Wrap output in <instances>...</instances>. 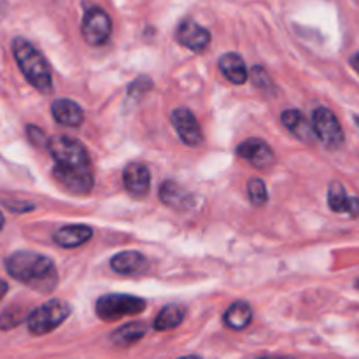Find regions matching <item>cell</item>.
<instances>
[{"instance_id": "6da1fadb", "label": "cell", "mask_w": 359, "mask_h": 359, "mask_svg": "<svg viewBox=\"0 0 359 359\" xmlns=\"http://www.w3.org/2000/svg\"><path fill=\"white\" fill-rule=\"evenodd\" d=\"M6 270L13 279L49 293L58 284V273L53 259L32 251H18L6 259Z\"/></svg>"}, {"instance_id": "cb8c5ba5", "label": "cell", "mask_w": 359, "mask_h": 359, "mask_svg": "<svg viewBox=\"0 0 359 359\" xmlns=\"http://www.w3.org/2000/svg\"><path fill=\"white\" fill-rule=\"evenodd\" d=\"M248 195L249 200L255 207H263L269 202V191H266V186L263 182V179L252 177L248 181Z\"/></svg>"}, {"instance_id": "f546056e", "label": "cell", "mask_w": 359, "mask_h": 359, "mask_svg": "<svg viewBox=\"0 0 359 359\" xmlns=\"http://www.w3.org/2000/svg\"><path fill=\"white\" fill-rule=\"evenodd\" d=\"M258 359H298V358H294V356H263Z\"/></svg>"}, {"instance_id": "603a6c76", "label": "cell", "mask_w": 359, "mask_h": 359, "mask_svg": "<svg viewBox=\"0 0 359 359\" xmlns=\"http://www.w3.org/2000/svg\"><path fill=\"white\" fill-rule=\"evenodd\" d=\"M27 311L23 307H20V305H13V307L6 309L2 312V316H0V330H4V332L13 330L16 326H20L23 321H27Z\"/></svg>"}, {"instance_id": "e0dca14e", "label": "cell", "mask_w": 359, "mask_h": 359, "mask_svg": "<svg viewBox=\"0 0 359 359\" xmlns=\"http://www.w3.org/2000/svg\"><path fill=\"white\" fill-rule=\"evenodd\" d=\"M284 126L293 133L297 139H300L302 142H312L314 140V130H312V123L307 121L304 114H302L298 109H287L280 116Z\"/></svg>"}, {"instance_id": "d4e9b609", "label": "cell", "mask_w": 359, "mask_h": 359, "mask_svg": "<svg viewBox=\"0 0 359 359\" xmlns=\"http://www.w3.org/2000/svg\"><path fill=\"white\" fill-rule=\"evenodd\" d=\"M249 77H251L252 83H255L256 86L259 88V90L269 91V90H272V88H273L272 81H270V77L266 76V72L263 70V67H259V65L252 67L251 72H249Z\"/></svg>"}, {"instance_id": "44dd1931", "label": "cell", "mask_w": 359, "mask_h": 359, "mask_svg": "<svg viewBox=\"0 0 359 359\" xmlns=\"http://www.w3.org/2000/svg\"><path fill=\"white\" fill-rule=\"evenodd\" d=\"M147 332V326L140 321L128 323V325L121 326L119 330H116L111 335V342L118 347H130L133 344L140 342L144 339Z\"/></svg>"}, {"instance_id": "7402d4cb", "label": "cell", "mask_w": 359, "mask_h": 359, "mask_svg": "<svg viewBox=\"0 0 359 359\" xmlns=\"http://www.w3.org/2000/svg\"><path fill=\"white\" fill-rule=\"evenodd\" d=\"M186 309L182 305H167L160 314L154 319V330L156 332H167V330H174L184 321Z\"/></svg>"}, {"instance_id": "4316f807", "label": "cell", "mask_w": 359, "mask_h": 359, "mask_svg": "<svg viewBox=\"0 0 359 359\" xmlns=\"http://www.w3.org/2000/svg\"><path fill=\"white\" fill-rule=\"evenodd\" d=\"M27 137H28V140H30V142L37 147H46L49 142V139L46 137V133L42 132L41 128H37L35 125L27 126Z\"/></svg>"}, {"instance_id": "484cf974", "label": "cell", "mask_w": 359, "mask_h": 359, "mask_svg": "<svg viewBox=\"0 0 359 359\" xmlns=\"http://www.w3.org/2000/svg\"><path fill=\"white\" fill-rule=\"evenodd\" d=\"M149 90H153V81L146 76H140V77H137L132 84H130L128 95L130 97L137 98V97H142V95L147 93Z\"/></svg>"}, {"instance_id": "83f0119b", "label": "cell", "mask_w": 359, "mask_h": 359, "mask_svg": "<svg viewBox=\"0 0 359 359\" xmlns=\"http://www.w3.org/2000/svg\"><path fill=\"white\" fill-rule=\"evenodd\" d=\"M7 290H9V286H7V283L4 279H0V300H2L4 297H6Z\"/></svg>"}, {"instance_id": "7a4b0ae2", "label": "cell", "mask_w": 359, "mask_h": 359, "mask_svg": "<svg viewBox=\"0 0 359 359\" xmlns=\"http://www.w3.org/2000/svg\"><path fill=\"white\" fill-rule=\"evenodd\" d=\"M13 55L23 76L35 90L44 95L53 93V77L48 60L30 41L23 37L14 39Z\"/></svg>"}, {"instance_id": "f1b7e54d", "label": "cell", "mask_w": 359, "mask_h": 359, "mask_svg": "<svg viewBox=\"0 0 359 359\" xmlns=\"http://www.w3.org/2000/svg\"><path fill=\"white\" fill-rule=\"evenodd\" d=\"M351 65H353L354 69H356V72L359 74V53H356V55L351 58Z\"/></svg>"}, {"instance_id": "8fae6325", "label": "cell", "mask_w": 359, "mask_h": 359, "mask_svg": "<svg viewBox=\"0 0 359 359\" xmlns=\"http://www.w3.org/2000/svg\"><path fill=\"white\" fill-rule=\"evenodd\" d=\"M53 175H55L56 182L72 195H88L95 184L93 172H67L55 167Z\"/></svg>"}, {"instance_id": "ba28073f", "label": "cell", "mask_w": 359, "mask_h": 359, "mask_svg": "<svg viewBox=\"0 0 359 359\" xmlns=\"http://www.w3.org/2000/svg\"><path fill=\"white\" fill-rule=\"evenodd\" d=\"M175 41L193 53H203L210 44V32L195 20H182L175 30Z\"/></svg>"}, {"instance_id": "4fadbf2b", "label": "cell", "mask_w": 359, "mask_h": 359, "mask_svg": "<svg viewBox=\"0 0 359 359\" xmlns=\"http://www.w3.org/2000/svg\"><path fill=\"white\" fill-rule=\"evenodd\" d=\"M111 269L121 276H142L149 269V262L137 251H123L112 256Z\"/></svg>"}, {"instance_id": "3957f363", "label": "cell", "mask_w": 359, "mask_h": 359, "mask_svg": "<svg viewBox=\"0 0 359 359\" xmlns=\"http://www.w3.org/2000/svg\"><path fill=\"white\" fill-rule=\"evenodd\" d=\"M48 149L55 160V167L67 172H91L90 154L79 140L67 135L49 139Z\"/></svg>"}, {"instance_id": "d6986e66", "label": "cell", "mask_w": 359, "mask_h": 359, "mask_svg": "<svg viewBox=\"0 0 359 359\" xmlns=\"http://www.w3.org/2000/svg\"><path fill=\"white\" fill-rule=\"evenodd\" d=\"M160 198L165 205L172 209H186L191 205L193 196L191 193L186 191L182 186L175 184L174 181H165L160 188Z\"/></svg>"}, {"instance_id": "2e32d148", "label": "cell", "mask_w": 359, "mask_h": 359, "mask_svg": "<svg viewBox=\"0 0 359 359\" xmlns=\"http://www.w3.org/2000/svg\"><path fill=\"white\" fill-rule=\"evenodd\" d=\"M93 237V230L86 224H70V226H63L53 235V241L65 249L79 248V245L86 244L90 238Z\"/></svg>"}, {"instance_id": "1f68e13d", "label": "cell", "mask_w": 359, "mask_h": 359, "mask_svg": "<svg viewBox=\"0 0 359 359\" xmlns=\"http://www.w3.org/2000/svg\"><path fill=\"white\" fill-rule=\"evenodd\" d=\"M179 359H202L200 356H184V358H179Z\"/></svg>"}, {"instance_id": "ffe728a7", "label": "cell", "mask_w": 359, "mask_h": 359, "mask_svg": "<svg viewBox=\"0 0 359 359\" xmlns=\"http://www.w3.org/2000/svg\"><path fill=\"white\" fill-rule=\"evenodd\" d=\"M252 319V309L248 302H235L228 307V311L224 312L223 321L224 325L230 330H244L251 325Z\"/></svg>"}, {"instance_id": "9a60e30c", "label": "cell", "mask_w": 359, "mask_h": 359, "mask_svg": "<svg viewBox=\"0 0 359 359\" xmlns=\"http://www.w3.org/2000/svg\"><path fill=\"white\" fill-rule=\"evenodd\" d=\"M51 114L55 118L56 123L63 126H72V128H77V126L83 125L84 121V112L76 102L67 100V98H56L51 104Z\"/></svg>"}, {"instance_id": "d6a6232c", "label": "cell", "mask_w": 359, "mask_h": 359, "mask_svg": "<svg viewBox=\"0 0 359 359\" xmlns=\"http://www.w3.org/2000/svg\"><path fill=\"white\" fill-rule=\"evenodd\" d=\"M356 287H358V290H359V280H358V283H356Z\"/></svg>"}, {"instance_id": "7c38bea8", "label": "cell", "mask_w": 359, "mask_h": 359, "mask_svg": "<svg viewBox=\"0 0 359 359\" xmlns=\"http://www.w3.org/2000/svg\"><path fill=\"white\" fill-rule=\"evenodd\" d=\"M123 184L130 195L139 196V198L146 196L151 186L149 168L144 163H130L123 172Z\"/></svg>"}, {"instance_id": "52a82bcc", "label": "cell", "mask_w": 359, "mask_h": 359, "mask_svg": "<svg viewBox=\"0 0 359 359\" xmlns=\"http://www.w3.org/2000/svg\"><path fill=\"white\" fill-rule=\"evenodd\" d=\"M81 34L90 46H104L112 34L111 16L102 7H90L83 16Z\"/></svg>"}, {"instance_id": "9c48e42d", "label": "cell", "mask_w": 359, "mask_h": 359, "mask_svg": "<svg viewBox=\"0 0 359 359\" xmlns=\"http://www.w3.org/2000/svg\"><path fill=\"white\" fill-rule=\"evenodd\" d=\"M172 125L177 132L179 139L186 146H198L202 142V130H200L198 121L193 116V112L186 107H179L172 112Z\"/></svg>"}, {"instance_id": "836d02e7", "label": "cell", "mask_w": 359, "mask_h": 359, "mask_svg": "<svg viewBox=\"0 0 359 359\" xmlns=\"http://www.w3.org/2000/svg\"><path fill=\"white\" fill-rule=\"evenodd\" d=\"M356 121H358V125H359V118H356Z\"/></svg>"}, {"instance_id": "30bf717a", "label": "cell", "mask_w": 359, "mask_h": 359, "mask_svg": "<svg viewBox=\"0 0 359 359\" xmlns=\"http://www.w3.org/2000/svg\"><path fill=\"white\" fill-rule=\"evenodd\" d=\"M237 154L244 160H248L249 163L255 165L256 168H269L272 167L276 156H273V151L270 149V146L266 142H263L262 139H248L237 147Z\"/></svg>"}, {"instance_id": "277c9868", "label": "cell", "mask_w": 359, "mask_h": 359, "mask_svg": "<svg viewBox=\"0 0 359 359\" xmlns=\"http://www.w3.org/2000/svg\"><path fill=\"white\" fill-rule=\"evenodd\" d=\"M70 316V305L67 302L58 300H49L44 305H41L39 309H35L32 314H28L27 326L28 332L32 335H48L53 330L58 328L63 321Z\"/></svg>"}, {"instance_id": "5b68a950", "label": "cell", "mask_w": 359, "mask_h": 359, "mask_svg": "<svg viewBox=\"0 0 359 359\" xmlns=\"http://www.w3.org/2000/svg\"><path fill=\"white\" fill-rule=\"evenodd\" d=\"M146 302L142 298L132 297V294H104L97 300L95 311L97 316L105 323L118 321V319L130 318L144 312Z\"/></svg>"}, {"instance_id": "8992f818", "label": "cell", "mask_w": 359, "mask_h": 359, "mask_svg": "<svg viewBox=\"0 0 359 359\" xmlns=\"http://www.w3.org/2000/svg\"><path fill=\"white\" fill-rule=\"evenodd\" d=\"M312 130L314 135L330 151H337L344 146V130L337 116L328 107H318L312 114Z\"/></svg>"}, {"instance_id": "ac0fdd59", "label": "cell", "mask_w": 359, "mask_h": 359, "mask_svg": "<svg viewBox=\"0 0 359 359\" xmlns=\"http://www.w3.org/2000/svg\"><path fill=\"white\" fill-rule=\"evenodd\" d=\"M219 69L223 76L233 84H244L249 79L248 67H245L242 56L237 53H226V55L221 56Z\"/></svg>"}, {"instance_id": "5bb4252c", "label": "cell", "mask_w": 359, "mask_h": 359, "mask_svg": "<svg viewBox=\"0 0 359 359\" xmlns=\"http://www.w3.org/2000/svg\"><path fill=\"white\" fill-rule=\"evenodd\" d=\"M328 205L333 212L349 214L351 217L359 216V198L347 195L340 181H332L328 186Z\"/></svg>"}, {"instance_id": "4dcf8cb0", "label": "cell", "mask_w": 359, "mask_h": 359, "mask_svg": "<svg viewBox=\"0 0 359 359\" xmlns=\"http://www.w3.org/2000/svg\"><path fill=\"white\" fill-rule=\"evenodd\" d=\"M2 228H4V214L0 212V230H2Z\"/></svg>"}]
</instances>
